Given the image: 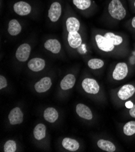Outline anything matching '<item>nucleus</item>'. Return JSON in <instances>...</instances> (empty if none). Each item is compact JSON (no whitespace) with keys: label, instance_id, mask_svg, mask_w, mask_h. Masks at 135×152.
Masks as SVG:
<instances>
[{"label":"nucleus","instance_id":"nucleus-1","mask_svg":"<svg viewBox=\"0 0 135 152\" xmlns=\"http://www.w3.org/2000/svg\"><path fill=\"white\" fill-rule=\"evenodd\" d=\"M107 6V13L112 18L121 21L127 16V9L125 0H110Z\"/></svg>","mask_w":135,"mask_h":152},{"label":"nucleus","instance_id":"nucleus-2","mask_svg":"<svg viewBox=\"0 0 135 152\" xmlns=\"http://www.w3.org/2000/svg\"><path fill=\"white\" fill-rule=\"evenodd\" d=\"M95 40L97 48L102 52L105 53H110L113 52L116 46L104 35L98 34L95 36Z\"/></svg>","mask_w":135,"mask_h":152},{"label":"nucleus","instance_id":"nucleus-3","mask_svg":"<svg viewBox=\"0 0 135 152\" xmlns=\"http://www.w3.org/2000/svg\"><path fill=\"white\" fill-rule=\"evenodd\" d=\"M63 7L61 2L55 1L52 2L48 10V17L52 23L57 22L61 17Z\"/></svg>","mask_w":135,"mask_h":152},{"label":"nucleus","instance_id":"nucleus-4","mask_svg":"<svg viewBox=\"0 0 135 152\" xmlns=\"http://www.w3.org/2000/svg\"><path fill=\"white\" fill-rule=\"evenodd\" d=\"M14 12L20 16H27L32 11V7L31 4L24 1H20L14 3L13 5Z\"/></svg>","mask_w":135,"mask_h":152},{"label":"nucleus","instance_id":"nucleus-5","mask_svg":"<svg viewBox=\"0 0 135 152\" xmlns=\"http://www.w3.org/2000/svg\"><path fill=\"white\" fill-rule=\"evenodd\" d=\"M128 68L125 62H120L116 64L113 73V78L116 81L124 80L128 75Z\"/></svg>","mask_w":135,"mask_h":152},{"label":"nucleus","instance_id":"nucleus-6","mask_svg":"<svg viewBox=\"0 0 135 152\" xmlns=\"http://www.w3.org/2000/svg\"><path fill=\"white\" fill-rule=\"evenodd\" d=\"M31 52V46L27 43H23L18 48L15 56L20 62H26L28 59Z\"/></svg>","mask_w":135,"mask_h":152},{"label":"nucleus","instance_id":"nucleus-7","mask_svg":"<svg viewBox=\"0 0 135 152\" xmlns=\"http://www.w3.org/2000/svg\"><path fill=\"white\" fill-rule=\"evenodd\" d=\"M67 41L70 47L72 49H79L81 48L82 44V39L78 31L68 32Z\"/></svg>","mask_w":135,"mask_h":152},{"label":"nucleus","instance_id":"nucleus-8","mask_svg":"<svg viewBox=\"0 0 135 152\" xmlns=\"http://www.w3.org/2000/svg\"><path fill=\"white\" fill-rule=\"evenodd\" d=\"M82 87L85 92L90 94H97L99 91L98 82L92 78H85L82 81Z\"/></svg>","mask_w":135,"mask_h":152},{"label":"nucleus","instance_id":"nucleus-9","mask_svg":"<svg viewBox=\"0 0 135 152\" xmlns=\"http://www.w3.org/2000/svg\"><path fill=\"white\" fill-rule=\"evenodd\" d=\"M135 93V87L131 84H126L120 88L117 92V96L123 101L127 100Z\"/></svg>","mask_w":135,"mask_h":152},{"label":"nucleus","instance_id":"nucleus-10","mask_svg":"<svg viewBox=\"0 0 135 152\" xmlns=\"http://www.w3.org/2000/svg\"><path fill=\"white\" fill-rule=\"evenodd\" d=\"M73 5L78 10L87 11L96 6L93 0H72Z\"/></svg>","mask_w":135,"mask_h":152},{"label":"nucleus","instance_id":"nucleus-11","mask_svg":"<svg viewBox=\"0 0 135 152\" xmlns=\"http://www.w3.org/2000/svg\"><path fill=\"white\" fill-rule=\"evenodd\" d=\"M8 118L10 124H20L23 121V113L19 107H15L10 111Z\"/></svg>","mask_w":135,"mask_h":152},{"label":"nucleus","instance_id":"nucleus-12","mask_svg":"<svg viewBox=\"0 0 135 152\" xmlns=\"http://www.w3.org/2000/svg\"><path fill=\"white\" fill-rule=\"evenodd\" d=\"M28 68L33 72H39L42 70L46 66L44 59L41 58H32L29 61L27 64Z\"/></svg>","mask_w":135,"mask_h":152},{"label":"nucleus","instance_id":"nucleus-13","mask_svg":"<svg viewBox=\"0 0 135 152\" xmlns=\"http://www.w3.org/2000/svg\"><path fill=\"white\" fill-rule=\"evenodd\" d=\"M44 48L54 54H58L61 50V44L56 39H47L44 43Z\"/></svg>","mask_w":135,"mask_h":152},{"label":"nucleus","instance_id":"nucleus-14","mask_svg":"<svg viewBox=\"0 0 135 152\" xmlns=\"http://www.w3.org/2000/svg\"><path fill=\"white\" fill-rule=\"evenodd\" d=\"M52 85L51 79L49 77H44L35 84V88L38 93H43L49 90Z\"/></svg>","mask_w":135,"mask_h":152},{"label":"nucleus","instance_id":"nucleus-15","mask_svg":"<svg viewBox=\"0 0 135 152\" xmlns=\"http://www.w3.org/2000/svg\"><path fill=\"white\" fill-rule=\"evenodd\" d=\"M76 112L77 114L83 119L91 120L93 118V114L91 110L83 104H78L77 105Z\"/></svg>","mask_w":135,"mask_h":152},{"label":"nucleus","instance_id":"nucleus-16","mask_svg":"<svg viewBox=\"0 0 135 152\" xmlns=\"http://www.w3.org/2000/svg\"><path fill=\"white\" fill-rule=\"evenodd\" d=\"M66 26L67 32L79 31L81 24L80 20L75 17H69L66 21Z\"/></svg>","mask_w":135,"mask_h":152},{"label":"nucleus","instance_id":"nucleus-17","mask_svg":"<svg viewBox=\"0 0 135 152\" xmlns=\"http://www.w3.org/2000/svg\"><path fill=\"white\" fill-rule=\"evenodd\" d=\"M7 30L9 35L11 36H17L21 33L22 27L18 20L12 19L9 23Z\"/></svg>","mask_w":135,"mask_h":152},{"label":"nucleus","instance_id":"nucleus-18","mask_svg":"<svg viewBox=\"0 0 135 152\" xmlns=\"http://www.w3.org/2000/svg\"><path fill=\"white\" fill-rule=\"evenodd\" d=\"M76 82V78L72 74H68L62 80L60 83L61 88L64 90L72 88Z\"/></svg>","mask_w":135,"mask_h":152},{"label":"nucleus","instance_id":"nucleus-19","mask_svg":"<svg viewBox=\"0 0 135 152\" xmlns=\"http://www.w3.org/2000/svg\"><path fill=\"white\" fill-rule=\"evenodd\" d=\"M62 145L66 150L71 151H75L80 147V144L77 140L69 138H64L62 141Z\"/></svg>","mask_w":135,"mask_h":152},{"label":"nucleus","instance_id":"nucleus-20","mask_svg":"<svg viewBox=\"0 0 135 152\" xmlns=\"http://www.w3.org/2000/svg\"><path fill=\"white\" fill-rule=\"evenodd\" d=\"M44 118L47 122L53 123L58 118V112L53 107H49L44 112Z\"/></svg>","mask_w":135,"mask_h":152},{"label":"nucleus","instance_id":"nucleus-21","mask_svg":"<svg viewBox=\"0 0 135 152\" xmlns=\"http://www.w3.org/2000/svg\"><path fill=\"white\" fill-rule=\"evenodd\" d=\"M97 145L99 148L107 152H114L116 149L114 144L107 140H99L97 142Z\"/></svg>","mask_w":135,"mask_h":152},{"label":"nucleus","instance_id":"nucleus-22","mask_svg":"<svg viewBox=\"0 0 135 152\" xmlns=\"http://www.w3.org/2000/svg\"><path fill=\"white\" fill-rule=\"evenodd\" d=\"M46 127L43 124H38L34 130V134L36 140H41L46 136Z\"/></svg>","mask_w":135,"mask_h":152},{"label":"nucleus","instance_id":"nucleus-23","mask_svg":"<svg viewBox=\"0 0 135 152\" xmlns=\"http://www.w3.org/2000/svg\"><path fill=\"white\" fill-rule=\"evenodd\" d=\"M104 35L105 37L110 40L115 46H119L124 42V39L121 35H116L113 32H106L104 34Z\"/></svg>","mask_w":135,"mask_h":152},{"label":"nucleus","instance_id":"nucleus-24","mask_svg":"<svg viewBox=\"0 0 135 152\" xmlns=\"http://www.w3.org/2000/svg\"><path fill=\"white\" fill-rule=\"evenodd\" d=\"M88 66L93 70L99 69L104 66V61L99 58H92L88 61Z\"/></svg>","mask_w":135,"mask_h":152},{"label":"nucleus","instance_id":"nucleus-25","mask_svg":"<svg viewBox=\"0 0 135 152\" xmlns=\"http://www.w3.org/2000/svg\"><path fill=\"white\" fill-rule=\"evenodd\" d=\"M124 133L127 136H132L135 134V121H131L127 123L123 127Z\"/></svg>","mask_w":135,"mask_h":152},{"label":"nucleus","instance_id":"nucleus-26","mask_svg":"<svg viewBox=\"0 0 135 152\" xmlns=\"http://www.w3.org/2000/svg\"><path fill=\"white\" fill-rule=\"evenodd\" d=\"M17 150L16 142L13 140L7 141L4 146V152H15Z\"/></svg>","mask_w":135,"mask_h":152},{"label":"nucleus","instance_id":"nucleus-27","mask_svg":"<svg viewBox=\"0 0 135 152\" xmlns=\"http://www.w3.org/2000/svg\"><path fill=\"white\" fill-rule=\"evenodd\" d=\"M7 86V82L6 79L3 77V75L0 76V89H3Z\"/></svg>","mask_w":135,"mask_h":152},{"label":"nucleus","instance_id":"nucleus-28","mask_svg":"<svg viewBox=\"0 0 135 152\" xmlns=\"http://www.w3.org/2000/svg\"><path fill=\"white\" fill-rule=\"evenodd\" d=\"M129 113H130V115L135 118V104L133 106V107L131 108L130 109V111H129Z\"/></svg>","mask_w":135,"mask_h":152},{"label":"nucleus","instance_id":"nucleus-29","mask_svg":"<svg viewBox=\"0 0 135 152\" xmlns=\"http://www.w3.org/2000/svg\"><path fill=\"white\" fill-rule=\"evenodd\" d=\"M133 105H134L133 103L131 101H127V102H126V107L127 109H130L131 108L133 107Z\"/></svg>","mask_w":135,"mask_h":152},{"label":"nucleus","instance_id":"nucleus-30","mask_svg":"<svg viewBox=\"0 0 135 152\" xmlns=\"http://www.w3.org/2000/svg\"><path fill=\"white\" fill-rule=\"evenodd\" d=\"M129 2L131 7L135 10V0H129Z\"/></svg>","mask_w":135,"mask_h":152},{"label":"nucleus","instance_id":"nucleus-31","mask_svg":"<svg viewBox=\"0 0 135 152\" xmlns=\"http://www.w3.org/2000/svg\"><path fill=\"white\" fill-rule=\"evenodd\" d=\"M131 25L132 27L135 29V16H134V17H133V18L131 19Z\"/></svg>","mask_w":135,"mask_h":152}]
</instances>
